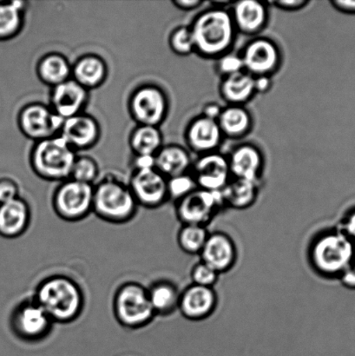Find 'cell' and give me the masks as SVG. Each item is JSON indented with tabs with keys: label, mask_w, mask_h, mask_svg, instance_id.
<instances>
[{
	"label": "cell",
	"mask_w": 355,
	"mask_h": 356,
	"mask_svg": "<svg viewBox=\"0 0 355 356\" xmlns=\"http://www.w3.org/2000/svg\"><path fill=\"white\" fill-rule=\"evenodd\" d=\"M19 190L15 181L9 178L0 179V204L19 197Z\"/></svg>",
	"instance_id": "74e56055"
},
{
	"label": "cell",
	"mask_w": 355,
	"mask_h": 356,
	"mask_svg": "<svg viewBox=\"0 0 355 356\" xmlns=\"http://www.w3.org/2000/svg\"><path fill=\"white\" fill-rule=\"evenodd\" d=\"M138 208L129 184L110 177L94 185L92 212L103 221L123 225L135 218Z\"/></svg>",
	"instance_id": "277c9868"
},
{
	"label": "cell",
	"mask_w": 355,
	"mask_h": 356,
	"mask_svg": "<svg viewBox=\"0 0 355 356\" xmlns=\"http://www.w3.org/2000/svg\"><path fill=\"white\" fill-rule=\"evenodd\" d=\"M231 178L261 184L265 159L258 146L251 143L236 145L227 156Z\"/></svg>",
	"instance_id": "ac0fdd59"
},
{
	"label": "cell",
	"mask_w": 355,
	"mask_h": 356,
	"mask_svg": "<svg viewBox=\"0 0 355 356\" xmlns=\"http://www.w3.org/2000/svg\"><path fill=\"white\" fill-rule=\"evenodd\" d=\"M344 286L347 288L355 289V265H350L344 270L338 277Z\"/></svg>",
	"instance_id": "bcb514c9"
},
{
	"label": "cell",
	"mask_w": 355,
	"mask_h": 356,
	"mask_svg": "<svg viewBox=\"0 0 355 356\" xmlns=\"http://www.w3.org/2000/svg\"><path fill=\"white\" fill-rule=\"evenodd\" d=\"M168 179L156 169L135 170L129 187L138 206L147 209L161 207L169 200Z\"/></svg>",
	"instance_id": "4fadbf2b"
},
{
	"label": "cell",
	"mask_w": 355,
	"mask_h": 356,
	"mask_svg": "<svg viewBox=\"0 0 355 356\" xmlns=\"http://www.w3.org/2000/svg\"><path fill=\"white\" fill-rule=\"evenodd\" d=\"M218 302L215 288L191 284L181 291L179 312L191 322H201L213 315Z\"/></svg>",
	"instance_id": "e0dca14e"
},
{
	"label": "cell",
	"mask_w": 355,
	"mask_h": 356,
	"mask_svg": "<svg viewBox=\"0 0 355 356\" xmlns=\"http://www.w3.org/2000/svg\"><path fill=\"white\" fill-rule=\"evenodd\" d=\"M354 260L355 261V254H354ZM355 265V264H354Z\"/></svg>",
	"instance_id": "c3c4849f"
},
{
	"label": "cell",
	"mask_w": 355,
	"mask_h": 356,
	"mask_svg": "<svg viewBox=\"0 0 355 356\" xmlns=\"http://www.w3.org/2000/svg\"><path fill=\"white\" fill-rule=\"evenodd\" d=\"M219 93L227 106H245L256 95L255 78L242 71L222 79Z\"/></svg>",
	"instance_id": "603a6c76"
},
{
	"label": "cell",
	"mask_w": 355,
	"mask_h": 356,
	"mask_svg": "<svg viewBox=\"0 0 355 356\" xmlns=\"http://www.w3.org/2000/svg\"><path fill=\"white\" fill-rule=\"evenodd\" d=\"M33 299L54 323L74 322L85 308L82 289L72 278L62 275H51L42 281L35 291Z\"/></svg>",
	"instance_id": "7a4b0ae2"
},
{
	"label": "cell",
	"mask_w": 355,
	"mask_h": 356,
	"mask_svg": "<svg viewBox=\"0 0 355 356\" xmlns=\"http://www.w3.org/2000/svg\"><path fill=\"white\" fill-rule=\"evenodd\" d=\"M260 184L238 178H231L221 191L224 207L245 211L252 207L259 197Z\"/></svg>",
	"instance_id": "484cf974"
},
{
	"label": "cell",
	"mask_w": 355,
	"mask_h": 356,
	"mask_svg": "<svg viewBox=\"0 0 355 356\" xmlns=\"http://www.w3.org/2000/svg\"><path fill=\"white\" fill-rule=\"evenodd\" d=\"M222 110V106H219L217 103H208L203 108V113L201 115L205 118H210V120L217 121Z\"/></svg>",
	"instance_id": "7bdbcfd3"
},
{
	"label": "cell",
	"mask_w": 355,
	"mask_h": 356,
	"mask_svg": "<svg viewBox=\"0 0 355 356\" xmlns=\"http://www.w3.org/2000/svg\"><path fill=\"white\" fill-rule=\"evenodd\" d=\"M272 76H260L255 78L256 94H265L272 88Z\"/></svg>",
	"instance_id": "60d3db41"
},
{
	"label": "cell",
	"mask_w": 355,
	"mask_h": 356,
	"mask_svg": "<svg viewBox=\"0 0 355 356\" xmlns=\"http://www.w3.org/2000/svg\"><path fill=\"white\" fill-rule=\"evenodd\" d=\"M169 99L165 90L153 85L139 87L131 97L129 107L138 125L159 127L169 113Z\"/></svg>",
	"instance_id": "30bf717a"
},
{
	"label": "cell",
	"mask_w": 355,
	"mask_h": 356,
	"mask_svg": "<svg viewBox=\"0 0 355 356\" xmlns=\"http://www.w3.org/2000/svg\"><path fill=\"white\" fill-rule=\"evenodd\" d=\"M340 230L349 237L350 240H355V211L347 216L342 222Z\"/></svg>",
	"instance_id": "b9f144b4"
},
{
	"label": "cell",
	"mask_w": 355,
	"mask_h": 356,
	"mask_svg": "<svg viewBox=\"0 0 355 356\" xmlns=\"http://www.w3.org/2000/svg\"><path fill=\"white\" fill-rule=\"evenodd\" d=\"M26 2L0 3V40H9L22 29Z\"/></svg>",
	"instance_id": "4dcf8cb0"
},
{
	"label": "cell",
	"mask_w": 355,
	"mask_h": 356,
	"mask_svg": "<svg viewBox=\"0 0 355 356\" xmlns=\"http://www.w3.org/2000/svg\"><path fill=\"white\" fill-rule=\"evenodd\" d=\"M220 275L213 268L200 260L194 265L190 271L191 282L193 284L208 288H215Z\"/></svg>",
	"instance_id": "d590c367"
},
{
	"label": "cell",
	"mask_w": 355,
	"mask_h": 356,
	"mask_svg": "<svg viewBox=\"0 0 355 356\" xmlns=\"http://www.w3.org/2000/svg\"><path fill=\"white\" fill-rule=\"evenodd\" d=\"M217 124L224 138L238 140L252 131L254 118L245 106H226L222 107Z\"/></svg>",
	"instance_id": "cb8c5ba5"
},
{
	"label": "cell",
	"mask_w": 355,
	"mask_h": 356,
	"mask_svg": "<svg viewBox=\"0 0 355 356\" xmlns=\"http://www.w3.org/2000/svg\"><path fill=\"white\" fill-rule=\"evenodd\" d=\"M113 310L118 323L130 330L148 326L156 316L149 302L148 289L135 282H125L117 289Z\"/></svg>",
	"instance_id": "8992f818"
},
{
	"label": "cell",
	"mask_w": 355,
	"mask_h": 356,
	"mask_svg": "<svg viewBox=\"0 0 355 356\" xmlns=\"http://www.w3.org/2000/svg\"><path fill=\"white\" fill-rule=\"evenodd\" d=\"M135 156V170L156 169L155 156L141 155Z\"/></svg>",
	"instance_id": "ab89813d"
},
{
	"label": "cell",
	"mask_w": 355,
	"mask_h": 356,
	"mask_svg": "<svg viewBox=\"0 0 355 356\" xmlns=\"http://www.w3.org/2000/svg\"><path fill=\"white\" fill-rule=\"evenodd\" d=\"M355 254L353 241L340 229L319 232L308 248V259L313 270L324 278L339 277L352 265Z\"/></svg>",
	"instance_id": "3957f363"
},
{
	"label": "cell",
	"mask_w": 355,
	"mask_h": 356,
	"mask_svg": "<svg viewBox=\"0 0 355 356\" xmlns=\"http://www.w3.org/2000/svg\"><path fill=\"white\" fill-rule=\"evenodd\" d=\"M241 58L245 71L254 78L260 76H272L283 64V52L279 44L272 38L255 37L243 47Z\"/></svg>",
	"instance_id": "8fae6325"
},
{
	"label": "cell",
	"mask_w": 355,
	"mask_h": 356,
	"mask_svg": "<svg viewBox=\"0 0 355 356\" xmlns=\"http://www.w3.org/2000/svg\"><path fill=\"white\" fill-rule=\"evenodd\" d=\"M64 120L51 107L33 103L27 104L20 111L19 127L27 138L40 142L57 137Z\"/></svg>",
	"instance_id": "7c38bea8"
},
{
	"label": "cell",
	"mask_w": 355,
	"mask_h": 356,
	"mask_svg": "<svg viewBox=\"0 0 355 356\" xmlns=\"http://www.w3.org/2000/svg\"><path fill=\"white\" fill-rule=\"evenodd\" d=\"M58 136L74 151H83L92 148L99 141L100 127L95 118L80 113L64 120Z\"/></svg>",
	"instance_id": "ffe728a7"
},
{
	"label": "cell",
	"mask_w": 355,
	"mask_h": 356,
	"mask_svg": "<svg viewBox=\"0 0 355 356\" xmlns=\"http://www.w3.org/2000/svg\"><path fill=\"white\" fill-rule=\"evenodd\" d=\"M172 3L176 8L190 12V10L199 8L204 2L201 0H175V1H172Z\"/></svg>",
	"instance_id": "f6af8a7d"
},
{
	"label": "cell",
	"mask_w": 355,
	"mask_h": 356,
	"mask_svg": "<svg viewBox=\"0 0 355 356\" xmlns=\"http://www.w3.org/2000/svg\"><path fill=\"white\" fill-rule=\"evenodd\" d=\"M94 185L69 179L62 181L55 191L52 206L59 218L79 222L93 209Z\"/></svg>",
	"instance_id": "52a82bcc"
},
{
	"label": "cell",
	"mask_w": 355,
	"mask_h": 356,
	"mask_svg": "<svg viewBox=\"0 0 355 356\" xmlns=\"http://www.w3.org/2000/svg\"><path fill=\"white\" fill-rule=\"evenodd\" d=\"M190 174L197 188L210 191H221L231 179L227 156L219 152L198 156Z\"/></svg>",
	"instance_id": "5bb4252c"
},
{
	"label": "cell",
	"mask_w": 355,
	"mask_h": 356,
	"mask_svg": "<svg viewBox=\"0 0 355 356\" xmlns=\"http://www.w3.org/2000/svg\"><path fill=\"white\" fill-rule=\"evenodd\" d=\"M88 99L89 90L71 79L52 88L51 109L63 120H67L82 113Z\"/></svg>",
	"instance_id": "44dd1931"
},
{
	"label": "cell",
	"mask_w": 355,
	"mask_h": 356,
	"mask_svg": "<svg viewBox=\"0 0 355 356\" xmlns=\"http://www.w3.org/2000/svg\"><path fill=\"white\" fill-rule=\"evenodd\" d=\"M78 156L60 136L37 142L31 154L34 172L44 180L64 181L71 178Z\"/></svg>",
	"instance_id": "5b68a950"
},
{
	"label": "cell",
	"mask_w": 355,
	"mask_h": 356,
	"mask_svg": "<svg viewBox=\"0 0 355 356\" xmlns=\"http://www.w3.org/2000/svg\"><path fill=\"white\" fill-rule=\"evenodd\" d=\"M155 159L156 170L167 179L190 173L193 163L190 151L179 145L163 146Z\"/></svg>",
	"instance_id": "d4e9b609"
},
{
	"label": "cell",
	"mask_w": 355,
	"mask_h": 356,
	"mask_svg": "<svg viewBox=\"0 0 355 356\" xmlns=\"http://www.w3.org/2000/svg\"><path fill=\"white\" fill-rule=\"evenodd\" d=\"M107 65L97 55H85L75 63L72 76L76 83L86 90L97 88L103 85L107 76Z\"/></svg>",
	"instance_id": "4316f807"
},
{
	"label": "cell",
	"mask_w": 355,
	"mask_h": 356,
	"mask_svg": "<svg viewBox=\"0 0 355 356\" xmlns=\"http://www.w3.org/2000/svg\"><path fill=\"white\" fill-rule=\"evenodd\" d=\"M234 1L231 2L228 1V0H224V1H211L210 5L211 7H215V8L227 9V7H231Z\"/></svg>",
	"instance_id": "7dc6e473"
},
{
	"label": "cell",
	"mask_w": 355,
	"mask_h": 356,
	"mask_svg": "<svg viewBox=\"0 0 355 356\" xmlns=\"http://www.w3.org/2000/svg\"><path fill=\"white\" fill-rule=\"evenodd\" d=\"M210 234L208 227L183 225L177 234V243L184 253L199 256Z\"/></svg>",
	"instance_id": "1f68e13d"
},
{
	"label": "cell",
	"mask_w": 355,
	"mask_h": 356,
	"mask_svg": "<svg viewBox=\"0 0 355 356\" xmlns=\"http://www.w3.org/2000/svg\"><path fill=\"white\" fill-rule=\"evenodd\" d=\"M169 44L176 55L187 57L195 54L194 38L190 26H179L173 30Z\"/></svg>",
	"instance_id": "d6a6232c"
},
{
	"label": "cell",
	"mask_w": 355,
	"mask_h": 356,
	"mask_svg": "<svg viewBox=\"0 0 355 356\" xmlns=\"http://www.w3.org/2000/svg\"><path fill=\"white\" fill-rule=\"evenodd\" d=\"M176 215L183 225L208 227L215 216L225 209L221 191L197 188L185 197L175 202Z\"/></svg>",
	"instance_id": "9c48e42d"
},
{
	"label": "cell",
	"mask_w": 355,
	"mask_h": 356,
	"mask_svg": "<svg viewBox=\"0 0 355 356\" xmlns=\"http://www.w3.org/2000/svg\"><path fill=\"white\" fill-rule=\"evenodd\" d=\"M99 176V166L89 156H78L71 174V179L93 184Z\"/></svg>",
	"instance_id": "836d02e7"
},
{
	"label": "cell",
	"mask_w": 355,
	"mask_h": 356,
	"mask_svg": "<svg viewBox=\"0 0 355 356\" xmlns=\"http://www.w3.org/2000/svg\"><path fill=\"white\" fill-rule=\"evenodd\" d=\"M224 140L217 121L204 116L193 118L185 131V141L190 152L198 156L218 152Z\"/></svg>",
	"instance_id": "d6986e66"
},
{
	"label": "cell",
	"mask_w": 355,
	"mask_h": 356,
	"mask_svg": "<svg viewBox=\"0 0 355 356\" xmlns=\"http://www.w3.org/2000/svg\"><path fill=\"white\" fill-rule=\"evenodd\" d=\"M167 184H168L169 200L172 199L175 202L185 197L197 188L196 181L190 173L168 178Z\"/></svg>",
	"instance_id": "e575fe53"
},
{
	"label": "cell",
	"mask_w": 355,
	"mask_h": 356,
	"mask_svg": "<svg viewBox=\"0 0 355 356\" xmlns=\"http://www.w3.org/2000/svg\"><path fill=\"white\" fill-rule=\"evenodd\" d=\"M147 289L156 316H169L179 310L181 291L172 282L156 281Z\"/></svg>",
	"instance_id": "83f0119b"
},
{
	"label": "cell",
	"mask_w": 355,
	"mask_h": 356,
	"mask_svg": "<svg viewBox=\"0 0 355 356\" xmlns=\"http://www.w3.org/2000/svg\"><path fill=\"white\" fill-rule=\"evenodd\" d=\"M215 70L221 75L222 79L245 71L241 55L231 51L222 56L217 59Z\"/></svg>",
	"instance_id": "8d00e7d4"
},
{
	"label": "cell",
	"mask_w": 355,
	"mask_h": 356,
	"mask_svg": "<svg viewBox=\"0 0 355 356\" xmlns=\"http://www.w3.org/2000/svg\"><path fill=\"white\" fill-rule=\"evenodd\" d=\"M31 212L29 204L23 198L0 204V236L17 238L29 228Z\"/></svg>",
	"instance_id": "7402d4cb"
},
{
	"label": "cell",
	"mask_w": 355,
	"mask_h": 356,
	"mask_svg": "<svg viewBox=\"0 0 355 356\" xmlns=\"http://www.w3.org/2000/svg\"><path fill=\"white\" fill-rule=\"evenodd\" d=\"M330 3L340 13L355 14V0H333Z\"/></svg>",
	"instance_id": "ee69618b"
},
{
	"label": "cell",
	"mask_w": 355,
	"mask_h": 356,
	"mask_svg": "<svg viewBox=\"0 0 355 356\" xmlns=\"http://www.w3.org/2000/svg\"><path fill=\"white\" fill-rule=\"evenodd\" d=\"M267 3L270 6H273L281 10L297 12V10L304 9L311 2L308 1V0H276V1H269Z\"/></svg>",
	"instance_id": "f35d334b"
},
{
	"label": "cell",
	"mask_w": 355,
	"mask_h": 356,
	"mask_svg": "<svg viewBox=\"0 0 355 356\" xmlns=\"http://www.w3.org/2000/svg\"><path fill=\"white\" fill-rule=\"evenodd\" d=\"M195 43V54L217 60L234 47L238 31L227 9H205L190 26Z\"/></svg>",
	"instance_id": "6da1fadb"
},
{
	"label": "cell",
	"mask_w": 355,
	"mask_h": 356,
	"mask_svg": "<svg viewBox=\"0 0 355 356\" xmlns=\"http://www.w3.org/2000/svg\"><path fill=\"white\" fill-rule=\"evenodd\" d=\"M238 34L258 37L266 29L270 20V5L258 0L234 1L229 10Z\"/></svg>",
	"instance_id": "9a60e30c"
},
{
	"label": "cell",
	"mask_w": 355,
	"mask_h": 356,
	"mask_svg": "<svg viewBox=\"0 0 355 356\" xmlns=\"http://www.w3.org/2000/svg\"><path fill=\"white\" fill-rule=\"evenodd\" d=\"M72 67L65 56L50 54L44 56L38 62V78L45 85L53 87L71 79Z\"/></svg>",
	"instance_id": "f1b7e54d"
},
{
	"label": "cell",
	"mask_w": 355,
	"mask_h": 356,
	"mask_svg": "<svg viewBox=\"0 0 355 356\" xmlns=\"http://www.w3.org/2000/svg\"><path fill=\"white\" fill-rule=\"evenodd\" d=\"M130 146L135 156H156L163 147V135L159 127L138 125L130 137Z\"/></svg>",
	"instance_id": "f546056e"
},
{
	"label": "cell",
	"mask_w": 355,
	"mask_h": 356,
	"mask_svg": "<svg viewBox=\"0 0 355 356\" xmlns=\"http://www.w3.org/2000/svg\"><path fill=\"white\" fill-rule=\"evenodd\" d=\"M199 257L200 261L213 268L219 275L228 273L238 263V246L229 234L210 232Z\"/></svg>",
	"instance_id": "2e32d148"
},
{
	"label": "cell",
	"mask_w": 355,
	"mask_h": 356,
	"mask_svg": "<svg viewBox=\"0 0 355 356\" xmlns=\"http://www.w3.org/2000/svg\"><path fill=\"white\" fill-rule=\"evenodd\" d=\"M54 323L33 298L21 302L13 310L10 327L19 340L37 343L51 334Z\"/></svg>",
	"instance_id": "ba28073f"
}]
</instances>
